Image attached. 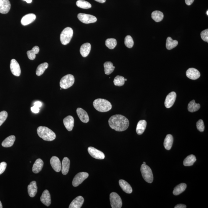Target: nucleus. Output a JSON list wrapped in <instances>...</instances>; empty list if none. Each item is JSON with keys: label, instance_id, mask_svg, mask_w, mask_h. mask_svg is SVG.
Returning a JSON list of instances; mask_svg holds the SVG:
<instances>
[{"label": "nucleus", "instance_id": "47", "mask_svg": "<svg viewBox=\"0 0 208 208\" xmlns=\"http://www.w3.org/2000/svg\"><path fill=\"white\" fill-rule=\"evenodd\" d=\"M42 103L40 102H36L34 104V106L38 107V108H40V107L42 106Z\"/></svg>", "mask_w": 208, "mask_h": 208}, {"label": "nucleus", "instance_id": "17", "mask_svg": "<svg viewBox=\"0 0 208 208\" xmlns=\"http://www.w3.org/2000/svg\"><path fill=\"white\" fill-rule=\"evenodd\" d=\"M40 200L42 204L48 207L51 204V197L50 193L47 190H46L42 193Z\"/></svg>", "mask_w": 208, "mask_h": 208}, {"label": "nucleus", "instance_id": "3", "mask_svg": "<svg viewBox=\"0 0 208 208\" xmlns=\"http://www.w3.org/2000/svg\"><path fill=\"white\" fill-rule=\"evenodd\" d=\"M94 108L100 112H106L111 109L112 105L110 102L105 99L98 98L94 100L93 103Z\"/></svg>", "mask_w": 208, "mask_h": 208}, {"label": "nucleus", "instance_id": "8", "mask_svg": "<svg viewBox=\"0 0 208 208\" xmlns=\"http://www.w3.org/2000/svg\"><path fill=\"white\" fill-rule=\"evenodd\" d=\"M77 18L81 22L87 24L95 22L97 20L95 16L84 13H79L77 15Z\"/></svg>", "mask_w": 208, "mask_h": 208}, {"label": "nucleus", "instance_id": "46", "mask_svg": "<svg viewBox=\"0 0 208 208\" xmlns=\"http://www.w3.org/2000/svg\"><path fill=\"white\" fill-rule=\"evenodd\" d=\"M186 206L183 204H178L174 207L175 208H186Z\"/></svg>", "mask_w": 208, "mask_h": 208}, {"label": "nucleus", "instance_id": "14", "mask_svg": "<svg viewBox=\"0 0 208 208\" xmlns=\"http://www.w3.org/2000/svg\"><path fill=\"white\" fill-rule=\"evenodd\" d=\"M186 74V77L192 80H197L201 77L200 72L197 69L194 68L188 69Z\"/></svg>", "mask_w": 208, "mask_h": 208}, {"label": "nucleus", "instance_id": "43", "mask_svg": "<svg viewBox=\"0 0 208 208\" xmlns=\"http://www.w3.org/2000/svg\"><path fill=\"white\" fill-rule=\"evenodd\" d=\"M201 37L203 41L208 42V29H206L202 31L201 34Z\"/></svg>", "mask_w": 208, "mask_h": 208}, {"label": "nucleus", "instance_id": "32", "mask_svg": "<svg viewBox=\"0 0 208 208\" xmlns=\"http://www.w3.org/2000/svg\"><path fill=\"white\" fill-rule=\"evenodd\" d=\"M39 52V48L38 46H34L32 48V50L27 51V57L30 60H34L36 57V54L38 53Z\"/></svg>", "mask_w": 208, "mask_h": 208}, {"label": "nucleus", "instance_id": "22", "mask_svg": "<svg viewBox=\"0 0 208 208\" xmlns=\"http://www.w3.org/2000/svg\"><path fill=\"white\" fill-rule=\"evenodd\" d=\"M28 193L29 195L31 197H34L37 194V187L36 181H33L31 182L28 186Z\"/></svg>", "mask_w": 208, "mask_h": 208}, {"label": "nucleus", "instance_id": "51", "mask_svg": "<svg viewBox=\"0 0 208 208\" xmlns=\"http://www.w3.org/2000/svg\"><path fill=\"white\" fill-rule=\"evenodd\" d=\"M2 203L1 202V201H0V208H2Z\"/></svg>", "mask_w": 208, "mask_h": 208}, {"label": "nucleus", "instance_id": "30", "mask_svg": "<svg viewBox=\"0 0 208 208\" xmlns=\"http://www.w3.org/2000/svg\"><path fill=\"white\" fill-rule=\"evenodd\" d=\"M200 108V105L199 103H196L194 100L191 101L188 104V110L191 113L197 111Z\"/></svg>", "mask_w": 208, "mask_h": 208}, {"label": "nucleus", "instance_id": "39", "mask_svg": "<svg viewBox=\"0 0 208 208\" xmlns=\"http://www.w3.org/2000/svg\"><path fill=\"white\" fill-rule=\"evenodd\" d=\"M106 46L110 49L115 48L117 45V41L114 38H109L105 41Z\"/></svg>", "mask_w": 208, "mask_h": 208}, {"label": "nucleus", "instance_id": "35", "mask_svg": "<svg viewBox=\"0 0 208 208\" xmlns=\"http://www.w3.org/2000/svg\"><path fill=\"white\" fill-rule=\"evenodd\" d=\"M164 15L162 12L158 11H153L151 14V17L156 22H161L162 20Z\"/></svg>", "mask_w": 208, "mask_h": 208}, {"label": "nucleus", "instance_id": "31", "mask_svg": "<svg viewBox=\"0 0 208 208\" xmlns=\"http://www.w3.org/2000/svg\"><path fill=\"white\" fill-rule=\"evenodd\" d=\"M105 72L106 75H110L114 70L115 67H114L113 64L111 62H106L104 64Z\"/></svg>", "mask_w": 208, "mask_h": 208}, {"label": "nucleus", "instance_id": "26", "mask_svg": "<svg viewBox=\"0 0 208 208\" xmlns=\"http://www.w3.org/2000/svg\"><path fill=\"white\" fill-rule=\"evenodd\" d=\"M146 125L147 122L145 120H141L139 121L136 128V132L138 135H141L144 133Z\"/></svg>", "mask_w": 208, "mask_h": 208}, {"label": "nucleus", "instance_id": "41", "mask_svg": "<svg viewBox=\"0 0 208 208\" xmlns=\"http://www.w3.org/2000/svg\"><path fill=\"white\" fill-rule=\"evenodd\" d=\"M8 114L5 111L0 112V126L4 123L7 118Z\"/></svg>", "mask_w": 208, "mask_h": 208}, {"label": "nucleus", "instance_id": "44", "mask_svg": "<svg viewBox=\"0 0 208 208\" xmlns=\"http://www.w3.org/2000/svg\"><path fill=\"white\" fill-rule=\"evenodd\" d=\"M7 163L5 162L0 163V175L4 173L6 168Z\"/></svg>", "mask_w": 208, "mask_h": 208}, {"label": "nucleus", "instance_id": "21", "mask_svg": "<svg viewBox=\"0 0 208 208\" xmlns=\"http://www.w3.org/2000/svg\"><path fill=\"white\" fill-rule=\"evenodd\" d=\"M91 49V44L88 42L86 43L81 46L80 49V54L82 57H87L90 54Z\"/></svg>", "mask_w": 208, "mask_h": 208}, {"label": "nucleus", "instance_id": "53", "mask_svg": "<svg viewBox=\"0 0 208 208\" xmlns=\"http://www.w3.org/2000/svg\"><path fill=\"white\" fill-rule=\"evenodd\" d=\"M143 164H146V162H143Z\"/></svg>", "mask_w": 208, "mask_h": 208}, {"label": "nucleus", "instance_id": "9", "mask_svg": "<svg viewBox=\"0 0 208 208\" xmlns=\"http://www.w3.org/2000/svg\"><path fill=\"white\" fill-rule=\"evenodd\" d=\"M88 173L85 172H80L76 175L72 181V186L77 187L82 184L83 181L88 177Z\"/></svg>", "mask_w": 208, "mask_h": 208}, {"label": "nucleus", "instance_id": "10", "mask_svg": "<svg viewBox=\"0 0 208 208\" xmlns=\"http://www.w3.org/2000/svg\"><path fill=\"white\" fill-rule=\"evenodd\" d=\"M87 150L90 156L95 159L103 160L105 158V155L103 152L97 150L93 147H89Z\"/></svg>", "mask_w": 208, "mask_h": 208}, {"label": "nucleus", "instance_id": "34", "mask_svg": "<svg viewBox=\"0 0 208 208\" xmlns=\"http://www.w3.org/2000/svg\"><path fill=\"white\" fill-rule=\"evenodd\" d=\"M178 44V41L173 40L171 37H168L166 39V47L168 50H171L177 46Z\"/></svg>", "mask_w": 208, "mask_h": 208}, {"label": "nucleus", "instance_id": "45", "mask_svg": "<svg viewBox=\"0 0 208 208\" xmlns=\"http://www.w3.org/2000/svg\"><path fill=\"white\" fill-rule=\"evenodd\" d=\"M31 110L33 113H38L39 111V108H38V107L35 106L31 107Z\"/></svg>", "mask_w": 208, "mask_h": 208}, {"label": "nucleus", "instance_id": "12", "mask_svg": "<svg viewBox=\"0 0 208 208\" xmlns=\"http://www.w3.org/2000/svg\"><path fill=\"white\" fill-rule=\"evenodd\" d=\"M176 94L175 92H171L168 94L165 100V106L167 108H171L172 107L176 101Z\"/></svg>", "mask_w": 208, "mask_h": 208}, {"label": "nucleus", "instance_id": "37", "mask_svg": "<svg viewBox=\"0 0 208 208\" xmlns=\"http://www.w3.org/2000/svg\"><path fill=\"white\" fill-rule=\"evenodd\" d=\"M76 4L78 7L82 9H88L92 7L90 3L84 0H78L76 2Z\"/></svg>", "mask_w": 208, "mask_h": 208}, {"label": "nucleus", "instance_id": "16", "mask_svg": "<svg viewBox=\"0 0 208 208\" xmlns=\"http://www.w3.org/2000/svg\"><path fill=\"white\" fill-rule=\"evenodd\" d=\"M77 112L81 121L84 123H88L90 120L89 116L85 110L82 108H78L77 109Z\"/></svg>", "mask_w": 208, "mask_h": 208}, {"label": "nucleus", "instance_id": "28", "mask_svg": "<svg viewBox=\"0 0 208 208\" xmlns=\"http://www.w3.org/2000/svg\"><path fill=\"white\" fill-rule=\"evenodd\" d=\"M173 141V138L172 135L168 134L165 139L164 143V147L166 150H169L172 147Z\"/></svg>", "mask_w": 208, "mask_h": 208}, {"label": "nucleus", "instance_id": "25", "mask_svg": "<svg viewBox=\"0 0 208 208\" xmlns=\"http://www.w3.org/2000/svg\"><path fill=\"white\" fill-rule=\"evenodd\" d=\"M70 161L68 158L64 157L62 161V174L66 175L68 173L70 167Z\"/></svg>", "mask_w": 208, "mask_h": 208}, {"label": "nucleus", "instance_id": "13", "mask_svg": "<svg viewBox=\"0 0 208 208\" xmlns=\"http://www.w3.org/2000/svg\"><path fill=\"white\" fill-rule=\"evenodd\" d=\"M50 164L56 172H59L62 170V165L59 158L56 156H52L50 160Z\"/></svg>", "mask_w": 208, "mask_h": 208}, {"label": "nucleus", "instance_id": "49", "mask_svg": "<svg viewBox=\"0 0 208 208\" xmlns=\"http://www.w3.org/2000/svg\"><path fill=\"white\" fill-rule=\"evenodd\" d=\"M95 1L98 2L103 3L105 2L106 0H95Z\"/></svg>", "mask_w": 208, "mask_h": 208}, {"label": "nucleus", "instance_id": "18", "mask_svg": "<svg viewBox=\"0 0 208 208\" xmlns=\"http://www.w3.org/2000/svg\"><path fill=\"white\" fill-rule=\"evenodd\" d=\"M64 126L68 131H72L74 125V119L72 116H68L63 120Z\"/></svg>", "mask_w": 208, "mask_h": 208}, {"label": "nucleus", "instance_id": "29", "mask_svg": "<svg viewBox=\"0 0 208 208\" xmlns=\"http://www.w3.org/2000/svg\"><path fill=\"white\" fill-rule=\"evenodd\" d=\"M186 185L185 183H181L176 186L173 191V194L175 196H178L184 192L186 188Z\"/></svg>", "mask_w": 208, "mask_h": 208}, {"label": "nucleus", "instance_id": "15", "mask_svg": "<svg viewBox=\"0 0 208 208\" xmlns=\"http://www.w3.org/2000/svg\"><path fill=\"white\" fill-rule=\"evenodd\" d=\"M11 7L9 0H0V13L7 14L10 10Z\"/></svg>", "mask_w": 208, "mask_h": 208}, {"label": "nucleus", "instance_id": "54", "mask_svg": "<svg viewBox=\"0 0 208 208\" xmlns=\"http://www.w3.org/2000/svg\"><path fill=\"white\" fill-rule=\"evenodd\" d=\"M125 81H127V79H125Z\"/></svg>", "mask_w": 208, "mask_h": 208}, {"label": "nucleus", "instance_id": "42", "mask_svg": "<svg viewBox=\"0 0 208 208\" xmlns=\"http://www.w3.org/2000/svg\"><path fill=\"white\" fill-rule=\"evenodd\" d=\"M196 128L199 131L203 132L205 129V126L204 121L202 120H200L197 122L196 124Z\"/></svg>", "mask_w": 208, "mask_h": 208}, {"label": "nucleus", "instance_id": "4", "mask_svg": "<svg viewBox=\"0 0 208 208\" xmlns=\"http://www.w3.org/2000/svg\"><path fill=\"white\" fill-rule=\"evenodd\" d=\"M73 30L70 27H67L63 29L60 35V41L63 45H66L70 42L73 36Z\"/></svg>", "mask_w": 208, "mask_h": 208}, {"label": "nucleus", "instance_id": "2", "mask_svg": "<svg viewBox=\"0 0 208 208\" xmlns=\"http://www.w3.org/2000/svg\"><path fill=\"white\" fill-rule=\"evenodd\" d=\"M37 133L39 136L45 141H52L56 138L55 133L47 127H39L37 129Z\"/></svg>", "mask_w": 208, "mask_h": 208}, {"label": "nucleus", "instance_id": "36", "mask_svg": "<svg viewBox=\"0 0 208 208\" xmlns=\"http://www.w3.org/2000/svg\"><path fill=\"white\" fill-rule=\"evenodd\" d=\"M48 64L44 62L40 64L37 67L36 71V74L38 76H40L44 73L46 69L48 67Z\"/></svg>", "mask_w": 208, "mask_h": 208}, {"label": "nucleus", "instance_id": "5", "mask_svg": "<svg viewBox=\"0 0 208 208\" xmlns=\"http://www.w3.org/2000/svg\"><path fill=\"white\" fill-rule=\"evenodd\" d=\"M143 179L146 182L148 183H152L153 180V176L151 168L146 164L141 165L140 169Z\"/></svg>", "mask_w": 208, "mask_h": 208}, {"label": "nucleus", "instance_id": "23", "mask_svg": "<svg viewBox=\"0 0 208 208\" xmlns=\"http://www.w3.org/2000/svg\"><path fill=\"white\" fill-rule=\"evenodd\" d=\"M119 184L121 189L125 193L130 194L132 192L133 190L131 186L126 181L123 180H120L119 181Z\"/></svg>", "mask_w": 208, "mask_h": 208}, {"label": "nucleus", "instance_id": "50", "mask_svg": "<svg viewBox=\"0 0 208 208\" xmlns=\"http://www.w3.org/2000/svg\"><path fill=\"white\" fill-rule=\"evenodd\" d=\"M23 1H26L27 3H31L32 2V0H23Z\"/></svg>", "mask_w": 208, "mask_h": 208}, {"label": "nucleus", "instance_id": "6", "mask_svg": "<svg viewBox=\"0 0 208 208\" xmlns=\"http://www.w3.org/2000/svg\"><path fill=\"white\" fill-rule=\"evenodd\" d=\"M75 81V79L74 76L71 74H68L61 79L60 86L62 89H68L73 85Z\"/></svg>", "mask_w": 208, "mask_h": 208}, {"label": "nucleus", "instance_id": "40", "mask_svg": "<svg viewBox=\"0 0 208 208\" xmlns=\"http://www.w3.org/2000/svg\"><path fill=\"white\" fill-rule=\"evenodd\" d=\"M125 46L129 48H131L133 47L134 41L132 37L130 35H128L125 39Z\"/></svg>", "mask_w": 208, "mask_h": 208}, {"label": "nucleus", "instance_id": "7", "mask_svg": "<svg viewBox=\"0 0 208 208\" xmlns=\"http://www.w3.org/2000/svg\"><path fill=\"white\" fill-rule=\"evenodd\" d=\"M110 202L112 208H121L122 202L121 197L116 192H112L110 194Z\"/></svg>", "mask_w": 208, "mask_h": 208}, {"label": "nucleus", "instance_id": "38", "mask_svg": "<svg viewBox=\"0 0 208 208\" xmlns=\"http://www.w3.org/2000/svg\"><path fill=\"white\" fill-rule=\"evenodd\" d=\"M124 77L121 76H117L113 81L114 84L116 86L121 87L125 84Z\"/></svg>", "mask_w": 208, "mask_h": 208}, {"label": "nucleus", "instance_id": "27", "mask_svg": "<svg viewBox=\"0 0 208 208\" xmlns=\"http://www.w3.org/2000/svg\"><path fill=\"white\" fill-rule=\"evenodd\" d=\"M16 137L14 135H11L5 139L2 143V145L4 147H10L14 144L15 141Z\"/></svg>", "mask_w": 208, "mask_h": 208}, {"label": "nucleus", "instance_id": "24", "mask_svg": "<svg viewBox=\"0 0 208 208\" xmlns=\"http://www.w3.org/2000/svg\"><path fill=\"white\" fill-rule=\"evenodd\" d=\"M44 166V162L40 158L36 160L32 168L33 172L37 173L42 170Z\"/></svg>", "mask_w": 208, "mask_h": 208}, {"label": "nucleus", "instance_id": "1", "mask_svg": "<svg viewBox=\"0 0 208 208\" xmlns=\"http://www.w3.org/2000/svg\"><path fill=\"white\" fill-rule=\"evenodd\" d=\"M109 125L112 129L117 131H123L128 129L129 121L126 117L121 115H115L111 117Z\"/></svg>", "mask_w": 208, "mask_h": 208}, {"label": "nucleus", "instance_id": "11", "mask_svg": "<svg viewBox=\"0 0 208 208\" xmlns=\"http://www.w3.org/2000/svg\"><path fill=\"white\" fill-rule=\"evenodd\" d=\"M10 69L12 73L16 77H19L21 74L20 67L17 61L12 59L11 61Z\"/></svg>", "mask_w": 208, "mask_h": 208}, {"label": "nucleus", "instance_id": "20", "mask_svg": "<svg viewBox=\"0 0 208 208\" xmlns=\"http://www.w3.org/2000/svg\"><path fill=\"white\" fill-rule=\"evenodd\" d=\"M36 19V16L34 14H29L23 16L21 19V24L23 26L27 25L34 22Z\"/></svg>", "mask_w": 208, "mask_h": 208}, {"label": "nucleus", "instance_id": "48", "mask_svg": "<svg viewBox=\"0 0 208 208\" xmlns=\"http://www.w3.org/2000/svg\"><path fill=\"white\" fill-rule=\"evenodd\" d=\"M194 0H185V2L186 5L188 6H190L194 2Z\"/></svg>", "mask_w": 208, "mask_h": 208}, {"label": "nucleus", "instance_id": "19", "mask_svg": "<svg viewBox=\"0 0 208 208\" xmlns=\"http://www.w3.org/2000/svg\"><path fill=\"white\" fill-rule=\"evenodd\" d=\"M84 202V199L82 196H79L74 199L69 205V208H80Z\"/></svg>", "mask_w": 208, "mask_h": 208}, {"label": "nucleus", "instance_id": "33", "mask_svg": "<svg viewBox=\"0 0 208 208\" xmlns=\"http://www.w3.org/2000/svg\"><path fill=\"white\" fill-rule=\"evenodd\" d=\"M196 161L195 156L193 155H191L186 157L184 161V165L185 166H191L194 165Z\"/></svg>", "mask_w": 208, "mask_h": 208}, {"label": "nucleus", "instance_id": "52", "mask_svg": "<svg viewBox=\"0 0 208 208\" xmlns=\"http://www.w3.org/2000/svg\"><path fill=\"white\" fill-rule=\"evenodd\" d=\"M206 14H207V15L208 16V10L207 11V12H206Z\"/></svg>", "mask_w": 208, "mask_h": 208}]
</instances>
